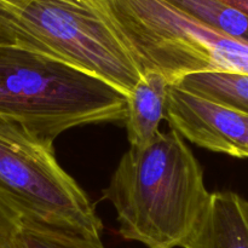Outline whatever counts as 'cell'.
<instances>
[{
    "mask_svg": "<svg viewBox=\"0 0 248 248\" xmlns=\"http://www.w3.org/2000/svg\"><path fill=\"white\" fill-rule=\"evenodd\" d=\"M200 162L174 130L121 156L103 198L124 240L148 248L183 246L210 205Z\"/></svg>",
    "mask_w": 248,
    "mask_h": 248,
    "instance_id": "6da1fadb",
    "label": "cell"
},
{
    "mask_svg": "<svg viewBox=\"0 0 248 248\" xmlns=\"http://www.w3.org/2000/svg\"><path fill=\"white\" fill-rule=\"evenodd\" d=\"M128 97L109 82L0 39V116L53 140L70 128L124 121Z\"/></svg>",
    "mask_w": 248,
    "mask_h": 248,
    "instance_id": "7a4b0ae2",
    "label": "cell"
},
{
    "mask_svg": "<svg viewBox=\"0 0 248 248\" xmlns=\"http://www.w3.org/2000/svg\"><path fill=\"white\" fill-rule=\"evenodd\" d=\"M0 39L85 70L127 97L143 75L98 0H0Z\"/></svg>",
    "mask_w": 248,
    "mask_h": 248,
    "instance_id": "3957f363",
    "label": "cell"
},
{
    "mask_svg": "<svg viewBox=\"0 0 248 248\" xmlns=\"http://www.w3.org/2000/svg\"><path fill=\"white\" fill-rule=\"evenodd\" d=\"M0 196L23 219L102 242L93 202L56 159L53 143L0 116Z\"/></svg>",
    "mask_w": 248,
    "mask_h": 248,
    "instance_id": "277c9868",
    "label": "cell"
},
{
    "mask_svg": "<svg viewBox=\"0 0 248 248\" xmlns=\"http://www.w3.org/2000/svg\"><path fill=\"white\" fill-rule=\"evenodd\" d=\"M166 120L171 130L198 147L248 159V115L237 109L170 85Z\"/></svg>",
    "mask_w": 248,
    "mask_h": 248,
    "instance_id": "5b68a950",
    "label": "cell"
},
{
    "mask_svg": "<svg viewBox=\"0 0 248 248\" xmlns=\"http://www.w3.org/2000/svg\"><path fill=\"white\" fill-rule=\"evenodd\" d=\"M182 248H248V200L232 191L212 193Z\"/></svg>",
    "mask_w": 248,
    "mask_h": 248,
    "instance_id": "8992f818",
    "label": "cell"
},
{
    "mask_svg": "<svg viewBox=\"0 0 248 248\" xmlns=\"http://www.w3.org/2000/svg\"><path fill=\"white\" fill-rule=\"evenodd\" d=\"M170 81L160 72L148 69L128 96L125 118L130 147H144L160 133L159 126L166 119L167 90Z\"/></svg>",
    "mask_w": 248,
    "mask_h": 248,
    "instance_id": "52a82bcc",
    "label": "cell"
},
{
    "mask_svg": "<svg viewBox=\"0 0 248 248\" xmlns=\"http://www.w3.org/2000/svg\"><path fill=\"white\" fill-rule=\"evenodd\" d=\"M199 96L237 109L248 115V75L205 72L186 75L176 84Z\"/></svg>",
    "mask_w": 248,
    "mask_h": 248,
    "instance_id": "ba28073f",
    "label": "cell"
},
{
    "mask_svg": "<svg viewBox=\"0 0 248 248\" xmlns=\"http://www.w3.org/2000/svg\"><path fill=\"white\" fill-rule=\"evenodd\" d=\"M211 28L248 44V15L223 0H167Z\"/></svg>",
    "mask_w": 248,
    "mask_h": 248,
    "instance_id": "9c48e42d",
    "label": "cell"
},
{
    "mask_svg": "<svg viewBox=\"0 0 248 248\" xmlns=\"http://www.w3.org/2000/svg\"><path fill=\"white\" fill-rule=\"evenodd\" d=\"M12 248H106L103 242L56 229L41 223L23 219Z\"/></svg>",
    "mask_w": 248,
    "mask_h": 248,
    "instance_id": "30bf717a",
    "label": "cell"
},
{
    "mask_svg": "<svg viewBox=\"0 0 248 248\" xmlns=\"http://www.w3.org/2000/svg\"><path fill=\"white\" fill-rule=\"evenodd\" d=\"M23 217L0 196V248H12Z\"/></svg>",
    "mask_w": 248,
    "mask_h": 248,
    "instance_id": "8fae6325",
    "label": "cell"
},
{
    "mask_svg": "<svg viewBox=\"0 0 248 248\" xmlns=\"http://www.w3.org/2000/svg\"><path fill=\"white\" fill-rule=\"evenodd\" d=\"M223 1L228 2L232 6L236 7L248 15V0H223Z\"/></svg>",
    "mask_w": 248,
    "mask_h": 248,
    "instance_id": "7c38bea8",
    "label": "cell"
}]
</instances>
